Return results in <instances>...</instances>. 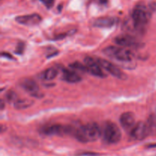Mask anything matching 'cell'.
<instances>
[{"instance_id":"1","label":"cell","mask_w":156,"mask_h":156,"mask_svg":"<svg viewBox=\"0 0 156 156\" xmlns=\"http://www.w3.org/2000/svg\"><path fill=\"white\" fill-rule=\"evenodd\" d=\"M101 133V127L97 123H90L79 126L75 132V136L79 142L86 143L96 141Z\"/></svg>"},{"instance_id":"2","label":"cell","mask_w":156,"mask_h":156,"mask_svg":"<svg viewBox=\"0 0 156 156\" xmlns=\"http://www.w3.org/2000/svg\"><path fill=\"white\" fill-rule=\"evenodd\" d=\"M106 56L120 62H130L134 58V54L129 49L118 47L116 46L108 47L103 50Z\"/></svg>"},{"instance_id":"3","label":"cell","mask_w":156,"mask_h":156,"mask_svg":"<svg viewBox=\"0 0 156 156\" xmlns=\"http://www.w3.org/2000/svg\"><path fill=\"white\" fill-rule=\"evenodd\" d=\"M131 18L140 28L144 30L145 26L150 21L151 12L146 5H137L133 9Z\"/></svg>"},{"instance_id":"4","label":"cell","mask_w":156,"mask_h":156,"mask_svg":"<svg viewBox=\"0 0 156 156\" xmlns=\"http://www.w3.org/2000/svg\"><path fill=\"white\" fill-rule=\"evenodd\" d=\"M104 140L108 144H116L121 139V132L118 126L111 121L105 123L103 129Z\"/></svg>"},{"instance_id":"5","label":"cell","mask_w":156,"mask_h":156,"mask_svg":"<svg viewBox=\"0 0 156 156\" xmlns=\"http://www.w3.org/2000/svg\"><path fill=\"white\" fill-rule=\"evenodd\" d=\"M72 132L71 126L62 124H52L44 126L41 129V133L47 136H62Z\"/></svg>"},{"instance_id":"6","label":"cell","mask_w":156,"mask_h":156,"mask_svg":"<svg viewBox=\"0 0 156 156\" xmlns=\"http://www.w3.org/2000/svg\"><path fill=\"white\" fill-rule=\"evenodd\" d=\"M97 60L98 61L101 66L105 71L109 73L110 74L114 76V77H117V79H122V80L126 79L127 76H126L124 73H123V71H122L119 67H117L115 64H114L111 62H109V61L106 60V59H101V58H98Z\"/></svg>"},{"instance_id":"7","label":"cell","mask_w":156,"mask_h":156,"mask_svg":"<svg viewBox=\"0 0 156 156\" xmlns=\"http://www.w3.org/2000/svg\"><path fill=\"white\" fill-rule=\"evenodd\" d=\"M84 63H85L88 73L92 74L93 76L101 78L106 76L105 73H104L103 68L101 66L100 63L97 60V59H94V58L91 57V56H87L84 59Z\"/></svg>"},{"instance_id":"8","label":"cell","mask_w":156,"mask_h":156,"mask_svg":"<svg viewBox=\"0 0 156 156\" xmlns=\"http://www.w3.org/2000/svg\"><path fill=\"white\" fill-rule=\"evenodd\" d=\"M114 43L117 44V45L120 46V47H124V48L136 47L140 45V42L137 41V39L135 37L128 34L118 35L114 39Z\"/></svg>"},{"instance_id":"9","label":"cell","mask_w":156,"mask_h":156,"mask_svg":"<svg viewBox=\"0 0 156 156\" xmlns=\"http://www.w3.org/2000/svg\"><path fill=\"white\" fill-rule=\"evenodd\" d=\"M130 133L132 138L135 140H143L148 136L150 135L146 123H144V122L137 123Z\"/></svg>"},{"instance_id":"10","label":"cell","mask_w":156,"mask_h":156,"mask_svg":"<svg viewBox=\"0 0 156 156\" xmlns=\"http://www.w3.org/2000/svg\"><path fill=\"white\" fill-rule=\"evenodd\" d=\"M120 122L122 127L126 132H128V131L131 132L136 124L135 115L132 112H125L122 114L120 117Z\"/></svg>"},{"instance_id":"11","label":"cell","mask_w":156,"mask_h":156,"mask_svg":"<svg viewBox=\"0 0 156 156\" xmlns=\"http://www.w3.org/2000/svg\"><path fill=\"white\" fill-rule=\"evenodd\" d=\"M42 18L38 14H31V15H21L15 18V21L20 24L27 26H32L38 24L41 21Z\"/></svg>"},{"instance_id":"12","label":"cell","mask_w":156,"mask_h":156,"mask_svg":"<svg viewBox=\"0 0 156 156\" xmlns=\"http://www.w3.org/2000/svg\"><path fill=\"white\" fill-rule=\"evenodd\" d=\"M23 89L25 90L27 93L34 97H38L39 96V86L36 83L34 80L30 79H24L20 83Z\"/></svg>"},{"instance_id":"13","label":"cell","mask_w":156,"mask_h":156,"mask_svg":"<svg viewBox=\"0 0 156 156\" xmlns=\"http://www.w3.org/2000/svg\"><path fill=\"white\" fill-rule=\"evenodd\" d=\"M117 22L116 18L112 17H101L94 21L93 25L97 27H101V28H107V27H111L114 26Z\"/></svg>"},{"instance_id":"14","label":"cell","mask_w":156,"mask_h":156,"mask_svg":"<svg viewBox=\"0 0 156 156\" xmlns=\"http://www.w3.org/2000/svg\"><path fill=\"white\" fill-rule=\"evenodd\" d=\"M62 79L69 83H77L80 82L81 77L76 71L64 69L62 73Z\"/></svg>"},{"instance_id":"15","label":"cell","mask_w":156,"mask_h":156,"mask_svg":"<svg viewBox=\"0 0 156 156\" xmlns=\"http://www.w3.org/2000/svg\"><path fill=\"white\" fill-rule=\"evenodd\" d=\"M32 105H33V101H31L27 100V99H18L14 104V108L17 110H23L30 108Z\"/></svg>"},{"instance_id":"16","label":"cell","mask_w":156,"mask_h":156,"mask_svg":"<svg viewBox=\"0 0 156 156\" xmlns=\"http://www.w3.org/2000/svg\"><path fill=\"white\" fill-rule=\"evenodd\" d=\"M57 74V69L55 68V67H51V68L47 69L46 71L44 72V73H43V78H44V79L47 81L53 80V79H55L56 77Z\"/></svg>"},{"instance_id":"17","label":"cell","mask_w":156,"mask_h":156,"mask_svg":"<svg viewBox=\"0 0 156 156\" xmlns=\"http://www.w3.org/2000/svg\"><path fill=\"white\" fill-rule=\"evenodd\" d=\"M146 123V125H147L148 129H149V134L154 133L156 132V115L155 114H151Z\"/></svg>"},{"instance_id":"18","label":"cell","mask_w":156,"mask_h":156,"mask_svg":"<svg viewBox=\"0 0 156 156\" xmlns=\"http://www.w3.org/2000/svg\"><path fill=\"white\" fill-rule=\"evenodd\" d=\"M5 97L6 101L9 102V103H13V105L18 100L16 93L13 91H8L5 95Z\"/></svg>"},{"instance_id":"19","label":"cell","mask_w":156,"mask_h":156,"mask_svg":"<svg viewBox=\"0 0 156 156\" xmlns=\"http://www.w3.org/2000/svg\"><path fill=\"white\" fill-rule=\"evenodd\" d=\"M70 67H71L73 69L77 70V71L80 72H88L86 66H85V64H82L81 62H75L73 63L70 64Z\"/></svg>"},{"instance_id":"20","label":"cell","mask_w":156,"mask_h":156,"mask_svg":"<svg viewBox=\"0 0 156 156\" xmlns=\"http://www.w3.org/2000/svg\"><path fill=\"white\" fill-rule=\"evenodd\" d=\"M41 1L48 9H50L51 7H53V4H54V0H41Z\"/></svg>"},{"instance_id":"21","label":"cell","mask_w":156,"mask_h":156,"mask_svg":"<svg viewBox=\"0 0 156 156\" xmlns=\"http://www.w3.org/2000/svg\"><path fill=\"white\" fill-rule=\"evenodd\" d=\"M24 44L23 43H20V44H18V47L16 48V53H18V54H21L24 51Z\"/></svg>"},{"instance_id":"22","label":"cell","mask_w":156,"mask_h":156,"mask_svg":"<svg viewBox=\"0 0 156 156\" xmlns=\"http://www.w3.org/2000/svg\"><path fill=\"white\" fill-rule=\"evenodd\" d=\"M2 56H5V57H8V58H10V59H13V57H12V56H11L9 53H2Z\"/></svg>"},{"instance_id":"23","label":"cell","mask_w":156,"mask_h":156,"mask_svg":"<svg viewBox=\"0 0 156 156\" xmlns=\"http://www.w3.org/2000/svg\"><path fill=\"white\" fill-rule=\"evenodd\" d=\"M100 1L101 3H102V4H106L107 2H108V0H99Z\"/></svg>"},{"instance_id":"24","label":"cell","mask_w":156,"mask_h":156,"mask_svg":"<svg viewBox=\"0 0 156 156\" xmlns=\"http://www.w3.org/2000/svg\"><path fill=\"white\" fill-rule=\"evenodd\" d=\"M1 102H2V103H1V105H2L1 109L3 110V108H4V101H3V100H2Z\"/></svg>"},{"instance_id":"25","label":"cell","mask_w":156,"mask_h":156,"mask_svg":"<svg viewBox=\"0 0 156 156\" xmlns=\"http://www.w3.org/2000/svg\"><path fill=\"white\" fill-rule=\"evenodd\" d=\"M149 147H156V144H154V145H150V146H149Z\"/></svg>"}]
</instances>
